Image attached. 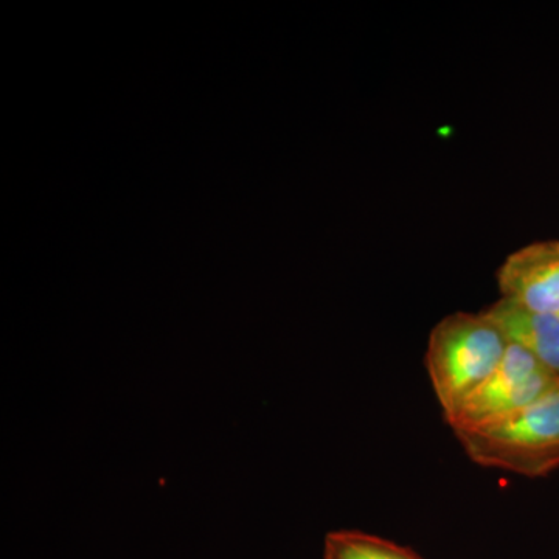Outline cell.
<instances>
[{"label":"cell","instance_id":"6","mask_svg":"<svg viewBox=\"0 0 559 559\" xmlns=\"http://www.w3.org/2000/svg\"><path fill=\"white\" fill-rule=\"evenodd\" d=\"M323 559H423L409 547L358 532L340 530L326 535Z\"/></svg>","mask_w":559,"mask_h":559},{"label":"cell","instance_id":"3","mask_svg":"<svg viewBox=\"0 0 559 559\" xmlns=\"http://www.w3.org/2000/svg\"><path fill=\"white\" fill-rule=\"evenodd\" d=\"M559 380L518 345L510 344L498 369L444 419L454 432L495 421L546 396Z\"/></svg>","mask_w":559,"mask_h":559},{"label":"cell","instance_id":"2","mask_svg":"<svg viewBox=\"0 0 559 559\" xmlns=\"http://www.w3.org/2000/svg\"><path fill=\"white\" fill-rule=\"evenodd\" d=\"M509 345L484 312H455L433 326L426 369L444 419L491 377Z\"/></svg>","mask_w":559,"mask_h":559},{"label":"cell","instance_id":"5","mask_svg":"<svg viewBox=\"0 0 559 559\" xmlns=\"http://www.w3.org/2000/svg\"><path fill=\"white\" fill-rule=\"evenodd\" d=\"M502 331L510 344L528 352L540 366L559 380V316L536 312L499 300L484 312Z\"/></svg>","mask_w":559,"mask_h":559},{"label":"cell","instance_id":"1","mask_svg":"<svg viewBox=\"0 0 559 559\" xmlns=\"http://www.w3.org/2000/svg\"><path fill=\"white\" fill-rule=\"evenodd\" d=\"M454 433L476 465L549 476L559 469V384L524 409Z\"/></svg>","mask_w":559,"mask_h":559},{"label":"cell","instance_id":"4","mask_svg":"<svg viewBox=\"0 0 559 559\" xmlns=\"http://www.w3.org/2000/svg\"><path fill=\"white\" fill-rule=\"evenodd\" d=\"M502 299L559 316V241H540L511 253L498 272Z\"/></svg>","mask_w":559,"mask_h":559}]
</instances>
